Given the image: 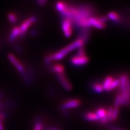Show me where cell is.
I'll return each instance as SVG.
<instances>
[{
	"label": "cell",
	"mask_w": 130,
	"mask_h": 130,
	"mask_svg": "<svg viewBox=\"0 0 130 130\" xmlns=\"http://www.w3.org/2000/svg\"><path fill=\"white\" fill-rule=\"evenodd\" d=\"M84 41L80 39H78L75 40L71 44L68 46L63 48L59 51L55 53L54 54H52L48 55L47 57L52 62L54 60H60L63 59L68 53L73 51L75 49L79 48V47L83 46L84 44Z\"/></svg>",
	"instance_id": "6da1fadb"
},
{
	"label": "cell",
	"mask_w": 130,
	"mask_h": 130,
	"mask_svg": "<svg viewBox=\"0 0 130 130\" xmlns=\"http://www.w3.org/2000/svg\"><path fill=\"white\" fill-rule=\"evenodd\" d=\"M8 59H9L10 62L13 64L15 67L17 69V70L21 73L24 78H26L25 74V69L22 63L16 58V57L13 54L9 53L7 55Z\"/></svg>",
	"instance_id": "7a4b0ae2"
},
{
	"label": "cell",
	"mask_w": 130,
	"mask_h": 130,
	"mask_svg": "<svg viewBox=\"0 0 130 130\" xmlns=\"http://www.w3.org/2000/svg\"><path fill=\"white\" fill-rule=\"evenodd\" d=\"M62 29L66 37H70L73 32L72 21L71 19L67 18H64L62 22Z\"/></svg>",
	"instance_id": "3957f363"
},
{
	"label": "cell",
	"mask_w": 130,
	"mask_h": 130,
	"mask_svg": "<svg viewBox=\"0 0 130 130\" xmlns=\"http://www.w3.org/2000/svg\"><path fill=\"white\" fill-rule=\"evenodd\" d=\"M89 61L88 57L86 55L84 56L75 55L70 59V62L74 66H83L87 64Z\"/></svg>",
	"instance_id": "277c9868"
},
{
	"label": "cell",
	"mask_w": 130,
	"mask_h": 130,
	"mask_svg": "<svg viewBox=\"0 0 130 130\" xmlns=\"http://www.w3.org/2000/svg\"><path fill=\"white\" fill-rule=\"evenodd\" d=\"M120 90L121 93L129 92V80L128 76L126 74H122L119 79Z\"/></svg>",
	"instance_id": "5b68a950"
},
{
	"label": "cell",
	"mask_w": 130,
	"mask_h": 130,
	"mask_svg": "<svg viewBox=\"0 0 130 130\" xmlns=\"http://www.w3.org/2000/svg\"><path fill=\"white\" fill-rule=\"evenodd\" d=\"M36 20H37V19L34 16H31V17L24 20L21 24L20 27H19L20 31H21V35H22L25 34L28 28H29L31 24L34 23L36 21Z\"/></svg>",
	"instance_id": "8992f818"
},
{
	"label": "cell",
	"mask_w": 130,
	"mask_h": 130,
	"mask_svg": "<svg viewBox=\"0 0 130 130\" xmlns=\"http://www.w3.org/2000/svg\"><path fill=\"white\" fill-rule=\"evenodd\" d=\"M57 78L59 81L61 85V86L67 91H71L73 87L71 83L67 79L66 76L65 75L64 73L61 74H56Z\"/></svg>",
	"instance_id": "52a82bcc"
},
{
	"label": "cell",
	"mask_w": 130,
	"mask_h": 130,
	"mask_svg": "<svg viewBox=\"0 0 130 130\" xmlns=\"http://www.w3.org/2000/svg\"><path fill=\"white\" fill-rule=\"evenodd\" d=\"M81 104V101L78 99H73L69 100L66 102H64L61 106L60 108L63 110H66L67 109L74 108L78 107Z\"/></svg>",
	"instance_id": "ba28073f"
},
{
	"label": "cell",
	"mask_w": 130,
	"mask_h": 130,
	"mask_svg": "<svg viewBox=\"0 0 130 130\" xmlns=\"http://www.w3.org/2000/svg\"><path fill=\"white\" fill-rule=\"evenodd\" d=\"M88 22L89 26H93L98 29H104L105 27V23L100 22L96 18L91 17L88 18Z\"/></svg>",
	"instance_id": "9c48e42d"
},
{
	"label": "cell",
	"mask_w": 130,
	"mask_h": 130,
	"mask_svg": "<svg viewBox=\"0 0 130 130\" xmlns=\"http://www.w3.org/2000/svg\"><path fill=\"white\" fill-rule=\"evenodd\" d=\"M20 35H21V31H20L19 27H14L13 28V29H12L9 34V40L11 41H13L14 40H15L18 36Z\"/></svg>",
	"instance_id": "30bf717a"
},
{
	"label": "cell",
	"mask_w": 130,
	"mask_h": 130,
	"mask_svg": "<svg viewBox=\"0 0 130 130\" xmlns=\"http://www.w3.org/2000/svg\"><path fill=\"white\" fill-rule=\"evenodd\" d=\"M113 79V78L111 76H107V77H106L104 81L103 84L102 85L104 90L106 91H108L109 87L110 86Z\"/></svg>",
	"instance_id": "8fae6325"
},
{
	"label": "cell",
	"mask_w": 130,
	"mask_h": 130,
	"mask_svg": "<svg viewBox=\"0 0 130 130\" xmlns=\"http://www.w3.org/2000/svg\"><path fill=\"white\" fill-rule=\"evenodd\" d=\"M84 117L85 119L88 121H96L99 120V118L97 116L95 113L92 112H86L84 114Z\"/></svg>",
	"instance_id": "7c38bea8"
},
{
	"label": "cell",
	"mask_w": 130,
	"mask_h": 130,
	"mask_svg": "<svg viewBox=\"0 0 130 130\" xmlns=\"http://www.w3.org/2000/svg\"><path fill=\"white\" fill-rule=\"evenodd\" d=\"M52 70L56 74H61V73H64V68L62 64H56L52 66Z\"/></svg>",
	"instance_id": "4fadbf2b"
},
{
	"label": "cell",
	"mask_w": 130,
	"mask_h": 130,
	"mask_svg": "<svg viewBox=\"0 0 130 130\" xmlns=\"http://www.w3.org/2000/svg\"><path fill=\"white\" fill-rule=\"evenodd\" d=\"M107 18L109 19L110 20H112L113 21L117 22L119 21L120 20V16L115 11H111L107 15Z\"/></svg>",
	"instance_id": "5bb4252c"
},
{
	"label": "cell",
	"mask_w": 130,
	"mask_h": 130,
	"mask_svg": "<svg viewBox=\"0 0 130 130\" xmlns=\"http://www.w3.org/2000/svg\"><path fill=\"white\" fill-rule=\"evenodd\" d=\"M42 129H43L42 122L39 118H36L35 120L33 130H42Z\"/></svg>",
	"instance_id": "9a60e30c"
},
{
	"label": "cell",
	"mask_w": 130,
	"mask_h": 130,
	"mask_svg": "<svg viewBox=\"0 0 130 130\" xmlns=\"http://www.w3.org/2000/svg\"><path fill=\"white\" fill-rule=\"evenodd\" d=\"M7 18L8 20H9V21L12 24H15L17 22V16L14 13H12V12H10V13H8Z\"/></svg>",
	"instance_id": "2e32d148"
},
{
	"label": "cell",
	"mask_w": 130,
	"mask_h": 130,
	"mask_svg": "<svg viewBox=\"0 0 130 130\" xmlns=\"http://www.w3.org/2000/svg\"><path fill=\"white\" fill-rule=\"evenodd\" d=\"M95 114L99 118V119H101L106 116V111L103 108H99L96 109Z\"/></svg>",
	"instance_id": "e0dca14e"
},
{
	"label": "cell",
	"mask_w": 130,
	"mask_h": 130,
	"mask_svg": "<svg viewBox=\"0 0 130 130\" xmlns=\"http://www.w3.org/2000/svg\"><path fill=\"white\" fill-rule=\"evenodd\" d=\"M92 88L93 91L96 93H101L104 91L102 85L99 83L93 84L92 85Z\"/></svg>",
	"instance_id": "ac0fdd59"
},
{
	"label": "cell",
	"mask_w": 130,
	"mask_h": 130,
	"mask_svg": "<svg viewBox=\"0 0 130 130\" xmlns=\"http://www.w3.org/2000/svg\"><path fill=\"white\" fill-rule=\"evenodd\" d=\"M119 84H120L119 79H113V81L110 85V86H109V87L108 91H111L112 90V89H115L117 87L119 86Z\"/></svg>",
	"instance_id": "d6986e66"
},
{
	"label": "cell",
	"mask_w": 130,
	"mask_h": 130,
	"mask_svg": "<svg viewBox=\"0 0 130 130\" xmlns=\"http://www.w3.org/2000/svg\"><path fill=\"white\" fill-rule=\"evenodd\" d=\"M65 5H66V3L62 1L58 2L56 4V9L58 10L60 13V12H61L63 10V9H64Z\"/></svg>",
	"instance_id": "ffe728a7"
},
{
	"label": "cell",
	"mask_w": 130,
	"mask_h": 130,
	"mask_svg": "<svg viewBox=\"0 0 130 130\" xmlns=\"http://www.w3.org/2000/svg\"><path fill=\"white\" fill-rule=\"evenodd\" d=\"M118 113H119V108L114 107L113 108V111H112V120H116L118 118Z\"/></svg>",
	"instance_id": "44dd1931"
},
{
	"label": "cell",
	"mask_w": 130,
	"mask_h": 130,
	"mask_svg": "<svg viewBox=\"0 0 130 130\" xmlns=\"http://www.w3.org/2000/svg\"><path fill=\"white\" fill-rule=\"evenodd\" d=\"M113 107H109L107 111H106V117L108 120V121H112V111H113Z\"/></svg>",
	"instance_id": "7402d4cb"
},
{
	"label": "cell",
	"mask_w": 130,
	"mask_h": 130,
	"mask_svg": "<svg viewBox=\"0 0 130 130\" xmlns=\"http://www.w3.org/2000/svg\"><path fill=\"white\" fill-rule=\"evenodd\" d=\"M76 55L77 56H84V55H86V53H85V50L84 47L83 46H81L78 48V51L76 53Z\"/></svg>",
	"instance_id": "603a6c76"
},
{
	"label": "cell",
	"mask_w": 130,
	"mask_h": 130,
	"mask_svg": "<svg viewBox=\"0 0 130 130\" xmlns=\"http://www.w3.org/2000/svg\"><path fill=\"white\" fill-rule=\"evenodd\" d=\"M96 18H97L98 20H99L100 22H102V23H105V22L107 21V20H108V19L107 18V16H100V17Z\"/></svg>",
	"instance_id": "cb8c5ba5"
},
{
	"label": "cell",
	"mask_w": 130,
	"mask_h": 130,
	"mask_svg": "<svg viewBox=\"0 0 130 130\" xmlns=\"http://www.w3.org/2000/svg\"><path fill=\"white\" fill-rule=\"evenodd\" d=\"M47 0H38V5L40 6H43L46 2Z\"/></svg>",
	"instance_id": "d4e9b609"
},
{
	"label": "cell",
	"mask_w": 130,
	"mask_h": 130,
	"mask_svg": "<svg viewBox=\"0 0 130 130\" xmlns=\"http://www.w3.org/2000/svg\"><path fill=\"white\" fill-rule=\"evenodd\" d=\"M0 130H3V122L1 121H0Z\"/></svg>",
	"instance_id": "484cf974"
},
{
	"label": "cell",
	"mask_w": 130,
	"mask_h": 130,
	"mask_svg": "<svg viewBox=\"0 0 130 130\" xmlns=\"http://www.w3.org/2000/svg\"><path fill=\"white\" fill-rule=\"evenodd\" d=\"M63 115L65 117H68L69 116V114L66 110H63Z\"/></svg>",
	"instance_id": "4316f807"
},
{
	"label": "cell",
	"mask_w": 130,
	"mask_h": 130,
	"mask_svg": "<svg viewBox=\"0 0 130 130\" xmlns=\"http://www.w3.org/2000/svg\"><path fill=\"white\" fill-rule=\"evenodd\" d=\"M48 130H58V129L55 128H49Z\"/></svg>",
	"instance_id": "83f0119b"
},
{
	"label": "cell",
	"mask_w": 130,
	"mask_h": 130,
	"mask_svg": "<svg viewBox=\"0 0 130 130\" xmlns=\"http://www.w3.org/2000/svg\"><path fill=\"white\" fill-rule=\"evenodd\" d=\"M0 96H1V94H0Z\"/></svg>",
	"instance_id": "f1b7e54d"
}]
</instances>
